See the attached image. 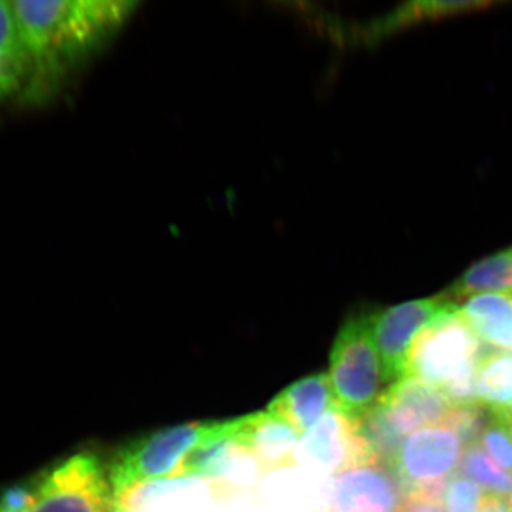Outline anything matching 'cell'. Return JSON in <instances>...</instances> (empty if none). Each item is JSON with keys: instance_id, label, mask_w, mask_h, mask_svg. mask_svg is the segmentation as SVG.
Here are the masks:
<instances>
[{"instance_id": "cell-10", "label": "cell", "mask_w": 512, "mask_h": 512, "mask_svg": "<svg viewBox=\"0 0 512 512\" xmlns=\"http://www.w3.org/2000/svg\"><path fill=\"white\" fill-rule=\"evenodd\" d=\"M238 490L225 481L185 476L138 485L114 498V512H174L205 501L227 500Z\"/></svg>"}, {"instance_id": "cell-7", "label": "cell", "mask_w": 512, "mask_h": 512, "mask_svg": "<svg viewBox=\"0 0 512 512\" xmlns=\"http://www.w3.org/2000/svg\"><path fill=\"white\" fill-rule=\"evenodd\" d=\"M32 512H114L113 493L99 460L77 454L40 478Z\"/></svg>"}, {"instance_id": "cell-16", "label": "cell", "mask_w": 512, "mask_h": 512, "mask_svg": "<svg viewBox=\"0 0 512 512\" xmlns=\"http://www.w3.org/2000/svg\"><path fill=\"white\" fill-rule=\"evenodd\" d=\"M26 82V59L12 0H0V103L19 97Z\"/></svg>"}, {"instance_id": "cell-27", "label": "cell", "mask_w": 512, "mask_h": 512, "mask_svg": "<svg viewBox=\"0 0 512 512\" xmlns=\"http://www.w3.org/2000/svg\"><path fill=\"white\" fill-rule=\"evenodd\" d=\"M508 414H510V416L512 417V409L511 410H508L507 412Z\"/></svg>"}, {"instance_id": "cell-23", "label": "cell", "mask_w": 512, "mask_h": 512, "mask_svg": "<svg viewBox=\"0 0 512 512\" xmlns=\"http://www.w3.org/2000/svg\"><path fill=\"white\" fill-rule=\"evenodd\" d=\"M40 480L9 488L0 497V512H32L37 500Z\"/></svg>"}, {"instance_id": "cell-8", "label": "cell", "mask_w": 512, "mask_h": 512, "mask_svg": "<svg viewBox=\"0 0 512 512\" xmlns=\"http://www.w3.org/2000/svg\"><path fill=\"white\" fill-rule=\"evenodd\" d=\"M295 458L296 464L330 476L362 464L379 463L363 439L357 420L336 407L303 436Z\"/></svg>"}, {"instance_id": "cell-11", "label": "cell", "mask_w": 512, "mask_h": 512, "mask_svg": "<svg viewBox=\"0 0 512 512\" xmlns=\"http://www.w3.org/2000/svg\"><path fill=\"white\" fill-rule=\"evenodd\" d=\"M376 406L402 436L436 424L444 426L454 409V404L441 390L412 376L384 390Z\"/></svg>"}, {"instance_id": "cell-22", "label": "cell", "mask_w": 512, "mask_h": 512, "mask_svg": "<svg viewBox=\"0 0 512 512\" xmlns=\"http://www.w3.org/2000/svg\"><path fill=\"white\" fill-rule=\"evenodd\" d=\"M483 488L467 477H451L443 495L446 512H480L485 500Z\"/></svg>"}, {"instance_id": "cell-18", "label": "cell", "mask_w": 512, "mask_h": 512, "mask_svg": "<svg viewBox=\"0 0 512 512\" xmlns=\"http://www.w3.org/2000/svg\"><path fill=\"white\" fill-rule=\"evenodd\" d=\"M458 468L461 474L480 485L487 493L504 500H511L512 474L494 464V461L477 444L464 450Z\"/></svg>"}, {"instance_id": "cell-13", "label": "cell", "mask_w": 512, "mask_h": 512, "mask_svg": "<svg viewBox=\"0 0 512 512\" xmlns=\"http://www.w3.org/2000/svg\"><path fill=\"white\" fill-rule=\"evenodd\" d=\"M335 407L329 375L303 377L269 403L268 412L286 421L299 436L309 433Z\"/></svg>"}, {"instance_id": "cell-12", "label": "cell", "mask_w": 512, "mask_h": 512, "mask_svg": "<svg viewBox=\"0 0 512 512\" xmlns=\"http://www.w3.org/2000/svg\"><path fill=\"white\" fill-rule=\"evenodd\" d=\"M299 434L275 414L259 412L234 420V439L262 474L295 466Z\"/></svg>"}, {"instance_id": "cell-6", "label": "cell", "mask_w": 512, "mask_h": 512, "mask_svg": "<svg viewBox=\"0 0 512 512\" xmlns=\"http://www.w3.org/2000/svg\"><path fill=\"white\" fill-rule=\"evenodd\" d=\"M457 306L439 295L400 303L370 315L384 384H394L407 377V360L416 336L433 320Z\"/></svg>"}, {"instance_id": "cell-4", "label": "cell", "mask_w": 512, "mask_h": 512, "mask_svg": "<svg viewBox=\"0 0 512 512\" xmlns=\"http://www.w3.org/2000/svg\"><path fill=\"white\" fill-rule=\"evenodd\" d=\"M214 423H187L167 427L128 444L111 463L109 483L113 498L138 485L180 477L185 458L210 436Z\"/></svg>"}, {"instance_id": "cell-15", "label": "cell", "mask_w": 512, "mask_h": 512, "mask_svg": "<svg viewBox=\"0 0 512 512\" xmlns=\"http://www.w3.org/2000/svg\"><path fill=\"white\" fill-rule=\"evenodd\" d=\"M485 293H512V247L471 265L441 296L457 303Z\"/></svg>"}, {"instance_id": "cell-2", "label": "cell", "mask_w": 512, "mask_h": 512, "mask_svg": "<svg viewBox=\"0 0 512 512\" xmlns=\"http://www.w3.org/2000/svg\"><path fill=\"white\" fill-rule=\"evenodd\" d=\"M480 339L457 308L421 330L407 360V376L441 390L454 406L477 402V369L483 359Z\"/></svg>"}, {"instance_id": "cell-21", "label": "cell", "mask_w": 512, "mask_h": 512, "mask_svg": "<svg viewBox=\"0 0 512 512\" xmlns=\"http://www.w3.org/2000/svg\"><path fill=\"white\" fill-rule=\"evenodd\" d=\"M491 417V410L480 403L454 406L444 426L456 431L464 446H476Z\"/></svg>"}, {"instance_id": "cell-26", "label": "cell", "mask_w": 512, "mask_h": 512, "mask_svg": "<svg viewBox=\"0 0 512 512\" xmlns=\"http://www.w3.org/2000/svg\"><path fill=\"white\" fill-rule=\"evenodd\" d=\"M319 512H346V511H342V510H338V508L330 507V508H328V510H323V511H319Z\"/></svg>"}, {"instance_id": "cell-24", "label": "cell", "mask_w": 512, "mask_h": 512, "mask_svg": "<svg viewBox=\"0 0 512 512\" xmlns=\"http://www.w3.org/2000/svg\"><path fill=\"white\" fill-rule=\"evenodd\" d=\"M480 512H512V507L510 500L494 497V495H485Z\"/></svg>"}, {"instance_id": "cell-20", "label": "cell", "mask_w": 512, "mask_h": 512, "mask_svg": "<svg viewBox=\"0 0 512 512\" xmlns=\"http://www.w3.org/2000/svg\"><path fill=\"white\" fill-rule=\"evenodd\" d=\"M481 447L497 461L498 466L512 473V417L507 412H491L490 420L480 437Z\"/></svg>"}, {"instance_id": "cell-9", "label": "cell", "mask_w": 512, "mask_h": 512, "mask_svg": "<svg viewBox=\"0 0 512 512\" xmlns=\"http://www.w3.org/2000/svg\"><path fill=\"white\" fill-rule=\"evenodd\" d=\"M330 500V507L346 512H399L406 494L389 467L369 463L333 476Z\"/></svg>"}, {"instance_id": "cell-19", "label": "cell", "mask_w": 512, "mask_h": 512, "mask_svg": "<svg viewBox=\"0 0 512 512\" xmlns=\"http://www.w3.org/2000/svg\"><path fill=\"white\" fill-rule=\"evenodd\" d=\"M493 3L488 2H413L404 5L399 12L393 13L387 20L384 29L397 30L403 26L414 23L450 18L461 13L476 12V10L490 8Z\"/></svg>"}, {"instance_id": "cell-5", "label": "cell", "mask_w": 512, "mask_h": 512, "mask_svg": "<svg viewBox=\"0 0 512 512\" xmlns=\"http://www.w3.org/2000/svg\"><path fill=\"white\" fill-rule=\"evenodd\" d=\"M464 444L447 426L424 427L403 440L389 468L402 484L406 501L443 505V495L460 467Z\"/></svg>"}, {"instance_id": "cell-25", "label": "cell", "mask_w": 512, "mask_h": 512, "mask_svg": "<svg viewBox=\"0 0 512 512\" xmlns=\"http://www.w3.org/2000/svg\"><path fill=\"white\" fill-rule=\"evenodd\" d=\"M399 512H446L443 505L430 503H417V501H406Z\"/></svg>"}, {"instance_id": "cell-14", "label": "cell", "mask_w": 512, "mask_h": 512, "mask_svg": "<svg viewBox=\"0 0 512 512\" xmlns=\"http://www.w3.org/2000/svg\"><path fill=\"white\" fill-rule=\"evenodd\" d=\"M458 312L480 342L501 352H512V293L471 296Z\"/></svg>"}, {"instance_id": "cell-28", "label": "cell", "mask_w": 512, "mask_h": 512, "mask_svg": "<svg viewBox=\"0 0 512 512\" xmlns=\"http://www.w3.org/2000/svg\"><path fill=\"white\" fill-rule=\"evenodd\" d=\"M510 503H511V507H512V498H511V500H510Z\"/></svg>"}, {"instance_id": "cell-1", "label": "cell", "mask_w": 512, "mask_h": 512, "mask_svg": "<svg viewBox=\"0 0 512 512\" xmlns=\"http://www.w3.org/2000/svg\"><path fill=\"white\" fill-rule=\"evenodd\" d=\"M26 82L19 100L52 99L70 74L119 32L136 9L126 0H12Z\"/></svg>"}, {"instance_id": "cell-17", "label": "cell", "mask_w": 512, "mask_h": 512, "mask_svg": "<svg viewBox=\"0 0 512 512\" xmlns=\"http://www.w3.org/2000/svg\"><path fill=\"white\" fill-rule=\"evenodd\" d=\"M477 402L491 412L512 409V355L487 353L477 369Z\"/></svg>"}, {"instance_id": "cell-3", "label": "cell", "mask_w": 512, "mask_h": 512, "mask_svg": "<svg viewBox=\"0 0 512 512\" xmlns=\"http://www.w3.org/2000/svg\"><path fill=\"white\" fill-rule=\"evenodd\" d=\"M329 379L336 409L350 419H360L379 402L384 382L370 316L349 319L340 329L330 352Z\"/></svg>"}]
</instances>
